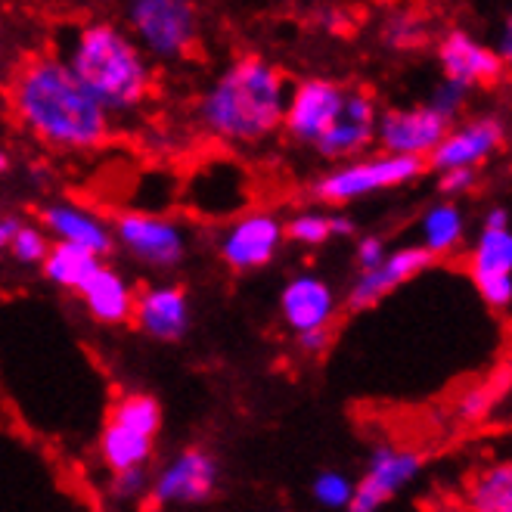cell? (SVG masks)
Returning a JSON list of instances; mask_svg holds the SVG:
<instances>
[{
  "mask_svg": "<svg viewBox=\"0 0 512 512\" xmlns=\"http://www.w3.org/2000/svg\"><path fill=\"white\" fill-rule=\"evenodd\" d=\"M218 478V460L205 447H187L149 481V497L156 506H196L215 494Z\"/></svg>",
  "mask_w": 512,
  "mask_h": 512,
  "instance_id": "8fae6325",
  "label": "cell"
},
{
  "mask_svg": "<svg viewBox=\"0 0 512 512\" xmlns=\"http://www.w3.org/2000/svg\"><path fill=\"white\" fill-rule=\"evenodd\" d=\"M354 221L348 215H329V236H354Z\"/></svg>",
  "mask_w": 512,
  "mask_h": 512,
  "instance_id": "74e56055",
  "label": "cell"
},
{
  "mask_svg": "<svg viewBox=\"0 0 512 512\" xmlns=\"http://www.w3.org/2000/svg\"><path fill=\"white\" fill-rule=\"evenodd\" d=\"M503 391H506V385L497 388V376L491 382H485V385L469 388L463 395V401H460V407H457L460 419H463V423H478V419H485L494 410V404H497V398L503 395Z\"/></svg>",
  "mask_w": 512,
  "mask_h": 512,
  "instance_id": "f546056e",
  "label": "cell"
},
{
  "mask_svg": "<svg viewBox=\"0 0 512 512\" xmlns=\"http://www.w3.org/2000/svg\"><path fill=\"white\" fill-rule=\"evenodd\" d=\"M466 512H512V466L497 460L478 469L466 485Z\"/></svg>",
  "mask_w": 512,
  "mask_h": 512,
  "instance_id": "44dd1931",
  "label": "cell"
},
{
  "mask_svg": "<svg viewBox=\"0 0 512 512\" xmlns=\"http://www.w3.org/2000/svg\"><path fill=\"white\" fill-rule=\"evenodd\" d=\"M345 106V87L329 78H305L289 87L283 112V131L292 143L311 146L339 122Z\"/></svg>",
  "mask_w": 512,
  "mask_h": 512,
  "instance_id": "9c48e42d",
  "label": "cell"
},
{
  "mask_svg": "<svg viewBox=\"0 0 512 512\" xmlns=\"http://www.w3.org/2000/svg\"><path fill=\"white\" fill-rule=\"evenodd\" d=\"M10 109L28 134L56 153H87L112 134V118L56 53L22 59L10 81Z\"/></svg>",
  "mask_w": 512,
  "mask_h": 512,
  "instance_id": "6da1fadb",
  "label": "cell"
},
{
  "mask_svg": "<svg viewBox=\"0 0 512 512\" xmlns=\"http://www.w3.org/2000/svg\"><path fill=\"white\" fill-rule=\"evenodd\" d=\"M432 512H466L463 506H454V503H444V506H438V509H432Z\"/></svg>",
  "mask_w": 512,
  "mask_h": 512,
  "instance_id": "ab89813d",
  "label": "cell"
},
{
  "mask_svg": "<svg viewBox=\"0 0 512 512\" xmlns=\"http://www.w3.org/2000/svg\"><path fill=\"white\" fill-rule=\"evenodd\" d=\"M109 423L122 426L134 435H143V438H153L159 435L162 429V407L153 395H143V391H128L122 395L115 404H112V413H109Z\"/></svg>",
  "mask_w": 512,
  "mask_h": 512,
  "instance_id": "d4e9b609",
  "label": "cell"
},
{
  "mask_svg": "<svg viewBox=\"0 0 512 512\" xmlns=\"http://www.w3.org/2000/svg\"><path fill=\"white\" fill-rule=\"evenodd\" d=\"M131 320L143 336L156 339V342H180L187 336L193 308H190V295L184 286L177 283H156L137 292L134 298V314Z\"/></svg>",
  "mask_w": 512,
  "mask_h": 512,
  "instance_id": "9a60e30c",
  "label": "cell"
},
{
  "mask_svg": "<svg viewBox=\"0 0 512 512\" xmlns=\"http://www.w3.org/2000/svg\"><path fill=\"white\" fill-rule=\"evenodd\" d=\"M419 233H423L419 249H423L432 261L441 255L457 252L463 246V236H466V215H463L460 202L441 199V202L429 205L423 221H419Z\"/></svg>",
  "mask_w": 512,
  "mask_h": 512,
  "instance_id": "ffe728a7",
  "label": "cell"
},
{
  "mask_svg": "<svg viewBox=\"0 0 512 512\" xmlns=\"http://www.w3.org/2000/svg\"><path fill=\"white\" fill-rule=\"evenodd\" d=\"M426 171L423 159H407V156H360L351 159L345 165L329 168L323 177L314 180V199L326 202V205H348L357 199H367L373 193L382 190H395L404 184H413V180Z\"/></svg>",
  "mask_w": 512,
  "mask_h": 512,
  "instance_id": "5b68a950",
  "label": "cell"
},
{
  "mask_svg": "<svg viewBox=\"0 0 512 512\" xmlns=\"http://www.w3.org/2000/svg\"><path fill=\"white\" fill-rule=\"evenodd\" d=\"M149 481H153V478H149L146 466L115 472L112 475V485H109V494L115 500H122V503H131V500H140V497L149 494Z\"/></svg>",
  "mask_w": 512,
  "mask_h": 512,
  "instance_id": "1f68e13d",
  "label": "cell"
},
{
  "mask_svg": "<svg viewBox=\"0 0 512 512\" xmlns=\"http://www.w3.org/2000/svg\"><path fill=\"white\" fill-rule=\"evenodd\" d=\"M59 59L109 118L137 112L153 94V63L115 22L94 19L78 25Z\"/></svg>",
  "mask_w": 512,
  "mask_h": 512,
  "instance_id": "3957f363",
  "label": "cell"
},
{
  "mask_svg": "<svg viewBox=\"0 0 512 512\" xmlns=\"http://www.w3.org/2000/svg\"><path fill=\"white\" fill-rule=\"evenodd\" d=\"M469 277L488 308L506 311L512 305V230L503 205L485 215L469 258Z\"/></svg>",
  "mask_w": 512,
  "mask_h": 512,
  "instance_id": "52a82bcc",
  "label": "cell"
},
{
  "mask_svg": "<svg viewBox=\"0 0 512 512\" xmlns=\"http://www.w3.org/2000/svg\"><path fill=\"white\" fill-rule=\"evenodd\" d=\"M41 230L50 236V243L75 246L100 261H106L115 252L112 224H106L97 212L75 202H47L41 208Z\"/></svg>",
  "mask_w": 512,
  "mask_h": 512,
  "instance_id": "5bb4252c",
  "label": "cell"
},
{
  "mask_svg": "<svg viewBox=\"0 0 512 512\" xmlns=\"http://www.w3.org/2000/svg\"><path fill=\"white\" fill-rule=\"evenodd\" d=\"M19 227H22V221L16 215H4V218H0V255L10 252V243H13V236H16Z\"/></svg>",
  "mask_w": 512,
  "mask_h": 512,
  "instance_id": "8d00e7d4",
  "label": "cell"
},
{
  "mask_svg": "<svg viewBox=\"0 0 512 512\" xmlns=\"http://www.w3.org/2000/svg\"><path fill=\"white\" fill-rule=\"evenodd\" d=\"M112 239L131 261L149 270H177L187 258L190 236L174 218L149 215V212H128L118 215L112 224Z\"/></svg>",
  "mask_w": 512,
  "mask_h": 512,
  "instance_id": "8992f818",
  "label": "cell"
},
{
  "mask_svg": "<svg viewBox=\"0 0 512 512\" xmlns=\"http://www.w3.org/2000/svg\"><path fill=\"white\" fill-rule=\"evenodd\" d=\"M311 497H314V503L323 506V509H333V512L348 509V503H351V497H354V478H348V475L339 472V469H323V472H317V478H314Z\"/></svg>",
  "mask_w": 512,
  "mask_h": 512,
  "instance_id": "484cf974",
  "label": "cell"
},
{
  "mask_svg": "<svg viewBox=\"0 0 512 512\" xmlns=\"http://www.w3.org/2000/svg\"><path fill=\"white\" fill-rule=\"evenodd\" d=\"M385 44L388 47H398V50L426 44V25H423V19L410 16V13L391 16L388 25H385Z\"/></svg>",
  "mask_w": 512,
  "mask_h": 512,
  "instance_id": "4dcf8cb0",
  "label": "cell"
},
{
  "mask_svg": "<svg viewBox=\"0 0 512 512\" xmlns=\"http://www.w3.org/2000/svg\"><path fill=\"white\" fill-rule=\"evenodd\" d=\"M494 53H497V59H500L503 66H509V59H512V19L509 16L500 25V41H497Z\"/></svg>",
  "mask_w": 512,
  "mask_h": 512,
  "instance_id": "d590c367",
  "label": "cell"
},
{
  "mask_svg": "<svg viewBox=\"0 0 512 512\" xmlns=\"http://www.w3.org/2000/svg\"><path fill=\"white\" fill-rule=\"evenodd\" d=\"M478 184V171L475 168H454V171H441L438 190L447 202H457V196L472 193Z\"/></svg>",
  "mask_w": 512,
  "mask_h": 512,
  "instance_id": "d6a6232c",
  "label": "cell"
},
{
  "mask_svg": "<svg viewBox=\"0 0 512 512\" xmlns=\"http://www.w3.org/2000/svg\"><path fill=\"white\" fill-rule=\"evenodd\" d=\"M339 298L336 289L317 274H298L280 292V314L283 323L295 336L314 333V329H329L336 320Z\"/></svg>",
  "mask_w": 512,
  "mask_h": 512,
  "instance_id": "ac0fdd59",
  "label": "cell"
},
{
  "mask_svg": "<svg viewBox=\"0 0 512 512\" xmlns=\"http://www.w3.org/2000/svg\"><path fill=\"white\" fill-rule=\"evenodd\" d=\"M469 100H472V90H466V87H460V84H454V81H438L426 106H429L438 118H444V122H447L450 128H454V122L466 112Z\"/></svg>",
  "mask_w": 512,
  "mask_h": 512,
  "instance_id": "83f0119b",
  "label": "cell"
},
{
  "mask_svg": "<svg viewBox=\"0 0 512 512\" xmlns=\"http://www.w3.org/2000/svg\"><path fill=\"white\" fill-rule=\"evenodd\" d=\"M329 339H333L329 329H314V333H301L295 342H298V348L305 351L308 357H317V354H323L329 348Z\"/></svg>",
  "mask_w": 512,
  "mask_h": 512,
  "instance_id": "e575fe53",
  "label": "cell"
},
{
  "mask_svg": "<svg viewBox=\"0 0 512 512\" xmlns=\"http://www.w3.org/2000/svg\"><path fill=\"white\" fill-rule=\"evenodd\" d=\"M100 264L103 261L94 258L90 252H81V249L63 246V243H53L47 258H44V264H41V274H44V280H50L59 289L78 292L90 277H94V270Z\"/></svg>",
  "mask_w": 512,
  "mask_h": 512,
  "instance_id": "7402d4cb",
  "label": "cell"
},
{
  "mask_svg": "<svg viewBox=\"0 0 512 512\" xmlns=\"http://www.w3.org/2000/svg\"><path fill=\"white\" fill-rule=\"evenodd\" d=\"M283 233L292 243L301 246H323L329 236V215L326 212H298L283 224Z\"/></svg>",
  "mask_w": 512,
  "mask_h": 512,
  "instance_id": "4316f807",
  "label": "cell"
},
{
  "mask_svg": "<svg viewBox=\"0 0 512 512\" xmlns=\"http://www.w3.org/2000/svg\"><path fill=\"white\" fill-rule=\"evenodd\" d=\"M10 168H13V159H10V153H7V149L0 146V174H7Z\"/></svg>",
  "mask_w": 512,
  "mask_h": 512,
  "instance_id": "f35d334b",
  "label": "cell"
},
{
  "mask_svg": "<svg viewBox=\"0 0 512 512\" xmlns=\"http://www.w3.org/2000/svg\"><path fill=\"white\" fill-rule=\"evenodd\" d=\"M426 457L419 450L379 444L367 460V469L354 481V497L345 512H379L388 500H395L410 481L423 472Z\"/></svg>",
  "mask_w": 512,
  "mask_h": 512,
  "instance_id": "ba28073f",
  "label": "cell"
},
{
  "mask_svg": "<svg viewBox=\"0 0 512 512\" xmlns=\"http://www.w3.org/2000/svg\"><path fill=\"white\" fill-rule=\"evenodd\" d=\"M373 128L376 125H357L351 118L339 115V122L314 143V153L326 162H342V165L360 159L373 146Z\"/></svg>",
  "mask_w": 512,
  "mask_h": 512,
  "instance_id": "cb8c5ba5",
  "label": "cell"
},
{
  "mask_svg": "<svg viewBox=\"0 0 512 512\" xmlns=\"http://www.w3.org/2000/svg\"><path fill=\"white\" fill-rule=\"evenodd\" d=\"M388 255L385 243H382V236H360L357 239V249H354V261L360 270H373L376 264H382Z\"/></svg>",
  "mask_w": 512,
  "mask_h": 512,
  "instance_id": "836d02e7",
  "label": "cell"
},
{
  "mask_svg": "<svg viewBox=\"0 0 512 512\" xmlns=\"http://www.w3.org/2000/svg\"><path fill=\"white\" fill-rule=\"evenodd\" d=\"M503 143H506V122L497 112H481L469 118V122L450 128L435 153L426 159V165H432L438 174L454 168L478 171V165H485L494 153H500Z\"/></svg>",
  "mask_w": 512,
  "mask_h": 512,
  "instance_id": "4fadbf2b",
  "label": "cell"
},
{
  "mask_svg": "<svg viewBox=\"0 0 512 512\" xmlns=\"http://www.w3.org/2000/svg\"><path fill=\"white\" fill-rule=\"evenodd\" d=\"M432 264V258L419 249V246H401L395 252H388L382 264H376L373 270H360L357 280L348 289V301L345 305L360 314V311H370L376 308L385 295H391L398 286H404L407 280H413L416 274Z\"/></svg>",
  "mask_w": 512,
  "mask_h": 512,
  "instance_id": "e0dca14e",
  "label": "cell"
},
{
  "mask_svg": "<svg viewBox=\"0 0 512 512\" xmlns=\"http://www.w3.org/2000/svg\"><path fill=\"white\" fill-rule=\"evenodd\" d=\"M153 444V438H143L115 423H106L100 435V457L112 475L125 469H140L153 460Z\"/></svg>",
  "mask_w": 512,
  "mask_h": 512,
  "instance_id": "603a6c76",
  "label": "cell"
},
{
  "mask_svg": "<svg viewBox=\"0 0 512 512\" xmlns=\"http://www.w3.org/2000/svg\"><path fill=\"white\" fill-rule=\"evenodd\" d=\"M289 84L261 56L230 63L199 97L196 118L208 137L227 146H261L283 128Z\"/></svg>",
  "mask_w": 512,
  "mask_h": 512,
  "instance_id": "7a4b0ae2",
  "label": "cell"
},
{
  "mask_svg": "<svg viewBox=\"0 0 512 512\" xmlns=\"http://www.w3.org/2000/svg\"><path fill=\"white\" fill-rule=\"evenodd\" d=\"M78 295L84 301L87 314L103 326H122L134 314L137 292H134L131 280L106 261L94 270V277L78 289Z\"/></svg>",
  "mask_w": 512,
  "mask_h": 512,
  "instance_id": "d6986e66",
  "label": "cell"
},
{
  "mask_svg": "<svg viewBox=\"0 0 512 512\" xmlns=\"http://www.w3.org/2000/svg\"><path fill=\"white\" fill-rule=\"evenodd\" d=\"M125 22L149 63H174L199 44V13L190 0H134Z\"/></svg>",
  "mask_w": 512,
  "mask_h": 512,
  "instance_id": "277c9868",
  "label": "cell"
},
{
  "mask_svg": "<svg viewBox=\"0 0 512 512\" xmlns=\"http://www.w3.org/2000/svg\"><path fill=\"white\" fill-rule=\"evenodd\" d=\"M450 125L438 118L426 103L419 106H398L385 109L376 118L373 143L385 156H407V159H429L438 143L447 137Z\"/></svg>",
  "mask_w": 512,
  "mask_h": 512,
  "instance_id": "30bf717a",
  "label": "cell"
},
{
  "mask_svg": "<svg viewBox=\"0 0 512 512\" xmlns=\"http://www.w3.org/2000/svg\"><path fill=\"white\" fill-rule=\"evenodd\" d=\"M50 236L35 227V224H22L13 236V243H10V255L19 261V264H32V267H41L47 252H50Z\"/></svg>",
  "mask_w": 512,
  "mask_h": 512,
  "instance_id": "f1b7e54d",
  "label": "cell"
},
{
  "mask_svg": "<svg viewBox=\"0 0 512 512\" xmlns=\"http://www.w3.org/2000/svg\"><path fill=\"white\" fill-rule=\"evenodd\" d=\"M283 243V221L274 212H249L224 227L218 236V255L236 274H249L274 261Z\"/></svg>",
  "mask_w": 512,
  "mask_h": 512,
  "instance_id": "7c38bea8",
  "label": "cell"
},
{
  "mask_svg": "<svg viewBox=\"0 0 512 512\" xmlns=\"http://www.w3.org/2000/svg\"><path fill=\"white\" fill-rule=\"evenodd\" d=\"M438 63L444 69V81H454L466 90L494 87L506 72L497 53L469 32H463V28H450L438 41Z\"/></svg>",
  "mask_w": 512,
  "mask_h": 512,
  "instance_id": "2e32d148",
  "label": "cell"
}]
</instances>
